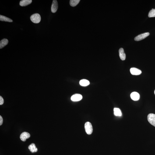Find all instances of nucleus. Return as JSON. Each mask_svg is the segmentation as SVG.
I'll return each instance as SVG.
<instances>
[{
	"instance_id": "1",
	"label": "nucleus",
	"mask_w": 155,
	"mask_h": 155,
	"mask_svg": "<svg viewBox=\"0 0 155 155\" xmlns=\"http://www.w3.org/2000/svg\"><path fill=\"white\" fill-rule=\"evenodd\" d=\"M30 19L33 23H40L41 20V17L38 13L34 14L31 16Z\"/></svg>"
},
{
	"instance_id": "2",
	"label": "nucleus",
	"mask_w": 155,
	"mask_h": 155,
	"mask_svg": "<svg viewBox=\"0 0 155 155\" xmlns=\"http://www.w3.org/2000/svg\"><path fill=\"white\" fill-rule=\"evenodd\" d=\"M85 129L86 133L88 135H90L93 132V127L90 122H87L85 123Z\"/></svg>"
},
{
	"instance_id": "3",
	"label": "nucleus",
	"mask_w": 155,
	"mask_h": 155,
	"mask_svg": "<svg viewBox=\"0 0 155 155\" xmlns=\"http://www.w3.org/2000/svg\"><path fill=\"white\" fill-rule=\"evenodd\" d=\"M148 121L153 126L155 127V114H150L148 115Z\"/></svg>"
},
{
	"instance_id": "4",
	"label": "nucleus",
	"mask_w": 155,
	"mask_h": 155,
	"mask_svg": "<svg viewBox=\"0 0 155 155\" xmlns=\"http://www.w3.org/2000/svg\"><path fill=\"white\" fill-rule=\"evenodd\" d=\"M149 35L150 33H146L139 35L135 38V40L136 41H140L145 38L148 36Z\"/></svg>"
},
{
	"instance_id": "5",
	"label": "nucleus",
	"mask_w": 155,
	"mask_h": 155,
	"mask_svg": "<svg viewBox=\"0 0 155 155\" xmlns=\"http://www.w3.org/2000/svg\"><path fill=\"white\" fill-rule=\"evenodd\" d=\"M58 8V4L56 0H53L51 6V11L53 13L57 12Z\"/></svg>"
},
{
	"instance_id": "6",
	"label": "nucleus",
	"mask_w": 155,
	"mask_h": 155,
	"mask_svg": "<svg viewBox=\"0 0 155 155\" xmlns=\"http://www.w3.org/2000/svg\"><path fill=\"white\" fill-rule=\"evenodd\" d=\"M30 137V134L27 132H24L21 134L20 138L21 140L25 142L26 139H29Z\"/></svg>"
},
{
	"instance_id": "7",
	"label": "nucleus",
	"mask_w": 155,
	"mask_h": 155,
	"mask_svg": "<svg viewBox=\"0 0 155 155\" xmlns=\"http://www.w3.org/2000/svg\"><path fill=\"white\" fill-rule=\"evenodd\" d=\"M82 96L80 94H76L73 95L71 97V100L73 101H78L82 100Z\"/></svg>"
},
{
	"instance_id": "8",
	"label": "nucleus",
	"mask_w": 155,
	"mask_h": 155,
	"mask_svg": "<svg viewBox=\"0 0 155 155\" xmlns=\"http://www.w3.org/2000/svg\"><path fill=\"white\" fill-rule=\"evenodd\" d=\"M130 72L132 75H139L142 73L141 71L140 70L135 68H131Z\"/></svg>"
},
{
	"instance_id": "9",
	"label": "nucleus",
	"mask_w": 155,
	"mask_h": 155,
	"mask_svg": "<svg viewBox=\"0 0 155 155\" xmlns=\"http://www.w3.org/2000/svg\"><path fill=\"white\" fill-rule=\"evenodd\" d=\"M130 97L132 100L135 101L139 100L140 97V96L139 93L136 92H132L130 95Z\"/></svg>"
},
{
	"instance_id": "10",
	"label": "nucleus",
	"mask_w": 155,
	"mask_h": 155,
	"mask_svg": "<svg viewBox=\"0 0 155 155\" xmlns=\"http://www.w3.org/2000/svg\"><path fill=\"white\" fill-rule=\"evenodd\" d=\"M32 0H22L20 2V5L21 6H25L31 4Z\"/></svg>"
},
{
	"instance_id": "11",
	"label": "nucleus",
	"mask_w": 155,
	"mask_h": 155,
	"mask_svg": "<svg viewBox=\"0 0 155 155\" xmlns=\"http://www.w3.org/2000/svg\"><path fill=\"white\" fill-rule=\"evenodd\" d=\"M119 54L120 58L122 60H124L126 58V55L124 52V49L121 48L119 50Z\"/></svg>"
},
{
	"instance_id": "12",
	"label": "nucleus",
	"mask_w": 155,
	"mask_h": 155,
	"mask_svg": "<svg viewBox=\"0 0 155 155\" xmlns=\"http://www.w3.org/2000/svg\"><path fill=\"white\" fill-rule=\"evenodd\" d=\"M28 148L32 153L36 152L38 151L37 149L36 148L35 145L34 143L31 144L29 146Z\"/></svg>"
},
{
	"instance_id": "13",
	"label": "nucleus",
	"mask_w": 155,
	"mask_h": 155,
	"mask_svg": "<svg viewBox=\"0 0 155 155\" xmlns=\"http://www.w3.org/2000/svg\"><path fill=\"white\" fill-rule=\"evenodd\" d=\"M8 40L6 39H4L0 42V48L2 49L8 44Z\"/></svg>"
},
{
	"instance_id": "14",
	"label": "nucleus",
	"mask_w": 155,
	"mask_h": 155,
	"mask_svg": "<svg viewBox=\"0 0 155 155\" xmlns=\"http://www.w3.org/2000/svg\"><path fill=\"white\" fill-rule=\"evenodd\" d=\"M0 20L1 21L8 22H13V20L11 19L2 15H0Z\"/></svg>"
},
{
	"instance_id": "15",
	"label": "nucleus",
	"mask_w": 155,
	"mask_h": 155,
	"mask_svg": "<svg viewBox=\"0 0 155 155\" xmlns=\"http://www.w3.org/2000/svg\"><path fill=\"white\" fill-rule=\"evenodd\" d=\"M79 83L81 86H87L90 84V82L86 79L82 80L80 81Z\"/></svg>"
},
{
	"instance_id": "16",
	"label": "nucleus",
	"mask_w": 155,
	"mask_h": 155,
	"mask_svg": "<svg viewBox=\"0 0 155 155\" xmlns=\"http://www.w3.org/2000/svg\"><path fill=\"white\" fill-rule=\"evenodd\" d=\"M80 1V0H71L70 1V5L72 7L76 6L79 4Z\"/></svg>"
},
{
	"instance_id": "17",
	"label": "nucleus",
	"mask_w": 155,
	"mask_h": 155,
	"mask_svg": "<svg viewBox=\"0 0 155 155\" xmlns=\"http://www.w3.org/2000/svg\"><path fill=\"white\" fill-rule=\"evenodd\" d=\"M114 115L116 116H120L122 115V113L119 109L116 108H114Z\"/></svg>"
},
{
	"instance_id": "18",
	"label": "nucleus",
	"mask_w": 155,
	"mask_h": 155,
	"mask_svg": "<svg viewBox=\"0 0 155 155\" xmlns=\"http://www.w3.org/2000/svg\"><path fill=\"white\" fill-rule=\"evenodd\" d=\"M148 16L150 18L155 17V9H152L149 12Z\"/></svg>"
},
{
	"instance_id": "19",
	"label": "nucleus",
	"mask_w": 155,
	"mask_h": 155,
	"mask_svg": "<svg viewBox=\"0 0 155 155\" xmlns=\"http://www.w3.org/2000/svg\"><path fill=\"white\" fill-rule=\"evenodd\" d=\"M4 99L2 96H0V105H2L4 104Z\"/></svg>"
},
{
	"instance_id": "20",
	"label": "nucleus",
	"mask_w": 155,
	"mask_h": 155,
	"mask_svg": "<svg viewBox=\"0 0 155 155\" xmlns=\"http://www.w3.org/2000/svg\"><path fill=\"white\" fill-rule=\"evenodd\" d=\"M3 120L2 117L1 115L0 116V125H2L3 123Z\"/></svg>"
},
{
	"instance_id": "21",
	"label": "nucleus",
	"mask_w": 155,
	"mask_h": 155,
	"mask_svg": "<svg viewBox=\"0 0 155 155\" xmlns=\"http://www.w3.org/2000/svg\"></svg>"
}]
</instances>
